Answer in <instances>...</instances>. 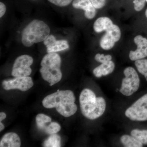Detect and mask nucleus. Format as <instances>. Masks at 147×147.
<instances>
[{
    "mask_svg": "<svg viewBox=\"0 0 147 147\" xmlns=\"http://www.w3.org/2000/svg\"><path fill=\"white\" fill-rule=\"evenodd\" d=\"M33 59L28 55H23L16 58L13 63L11 75L14 77L29 76L32 72L30 66Z\"/></svg>",
    "mask_w": 147,
    "mask_h": 147,
    "instance_id": "7",
    "label": "nucleus"
},
{
    "mask_svg": "<svg viewBox=\"0 0 147 147\" xmlns=\"http://www.w3.org/2000/svg\"><path fill=\"white\" fill-rule=\"evenodd\" d=\"M115 68V64L113 61H107L95 68L93 72L96 77L100 78L112 73Z\"/></svg>",
    "mask_w": 147,
    "mask_h": 147,
    "instance_id": "14",
    "label": "nucleus"
},
{
    "mask_svg": "<svg viewBox=\"0 0 147 147\" xmlns=\"http://www.w3.org/2000/svg\"><path fill=\"white\" fill-rule=\"evenodd\" d=\"M146 0H134V8L136 11H139L143 9L146 4Z\"/></svg>",
    "mask_w": 147,
    "mask_h": 147,
    "instance_id": "24",
    "label": "nucleus"
},
{
    "mask_svg": "<svg viewBox=\"0 0 147 147\" xmlns=\"http://www.w3.org/2000/svg\"><path fill=\"white\" fill-rule=\"evenodd\" d=\"M6 8L5 5L1 2L0 3V17L1 18L5 14Z\"/></svg>",
    "mask_w": 147,
    "mask_h": 147,
    "instance_id": "26",
    "label": "nucleus"
},
{
    "mask_svg": "<svg viewBox=\"0 0 147 147\" xmlns=\"http://www.w3.org/2000/svg\"><path fill=\"white\" fill-rule=\"evenodd\" d=\"M122 144L126 147H142L143 144L132 136L123 135L121 137Z\"/></svg>",
    "mask_w": 147,
    "mask_h": 147,
    "instance_id": "17",
    "label": "nucleus"
},
{
    "mask_svg": "<svg viewBox=\"0 0 147 147\" xmlns=\"http://www.w3.org/2000/svg\"><path fill=\"white\" fill-rule=\"evenodd\" d=\"M106 32L100 40V45L103 50H109L113 48L116 42L120 39L121 32L117 26L113 24Z\"/></svg>",
    "mask_w": 147,
    "mask_h": 147,
    "instance_id": "9",
    "label": "nucleus"
},
{
    "mask_svg": "<svg viewBox=\"0 0 147 147\" xmlns=\"http://www.w3.org/2000/svg\"><path fill=\"white\" fill-rule=\"evenodd\" d=\"M21 141L19 136L14 132L6 133L0 142L1 147H20Z\"/></svg>",
    "mask_w": 147,
    "mask_h": 147,
    "instance_id": "13",
    "label": "nucleus"
},
{
    "mask_svg": "<svg viewBox=\"0 0 147 147\" xmlns=\"http://www.w3.org/2000/svg\"><path fill=\"white\" fill-rule=\"evenodd\" d=\"M131 134L132 137L137 139L143 145H147V129L143 130L133 129L131 131Z\"/></svg>",
    "mask_w": 147,
    "mask_h": 147,
    "instance_id": "19",
    "label": "nucleus"
},
{
    "mask_svg": "<svg viewBox=\"0 0 147 147\" xmlns=\"http://www.w3.org/2000/svg\"><path fill=\"white\" fill-rule=\"evenodd\" d=\"M113 21L110 18L107 17H101L98 18L95 21L93 28L95 31L97 33L106 30L111 28L113 25Z\"/></svg>",
    "mask_w": 147,
    "mask_h": 147,
    "instance_id": "15",
    "label": "nucleus"
},
{
    "mask_svg": "<svg viewBox=\"0 0 147 147\" xmlns=\"http://www.w3.org/2000/svg\"><path fill=\"white\" fill-rule=\"evenodd\" d=\"M43 146L45 147H60L61 146V137L56 134H50L43 143Z\"/></svg>",
    "mask_w": 147,
    "mask_h": 147,
    "instance_id": "18",
    "label": "nucleus"
},
{
    "mask_svg": "<svg viewBox=\"0 0 147 147\" xmlns=\"http://www.w3.org/2000/svg\"><path fill=\"white\" fill-rule=\"evenodd\" d=\"M33 1H35V0H33Z\"/></svg>",
    "mask_w": 147,
    "mask_h": 147,
    "instance_id": "31",
    "label": "nucleus"
},
{
    "mask_svg": "<svg viewBox=\"0 0 147 147\" xmlns=\"http://www.w3.org/2000/svg\"><path fill=\"white\" fill-rule=\"evenodd\" d=\"M72 6L74 8L85 11L84 15L88 19H92L96 14V8L90 0H74Z\"/></svg>",
    "mask_w": 147,
    "mask_h": 147,
    "instance_id": "12",
    "label": "nucleus"
},
{
    "mask_svg": "<svg viewBox=\"0 0 147 147\" xmlns=\"http://www.w3.org/2000/svg\"><path fill=\"white\" fill-rule=\"evenodd\" d=\"M6 117V115L5 113L1 112L0 113V122H1L3 120L5 119Z\"/></svg>",
    "mask_w": 147,
    "mask_h": 147,
    "instance_id": "27",
    "label": "nucleus"
},
{
    "mask_svg": "<svg viewBox=\"0 0 147 147\" xmlns=\"http://www.w3.org/2000/svg\"><path fill=\"white\" fill-rule=\"evenodd\" d=\"M4 128V125L1 122H0V131H3Z\"/></svg>",
    "mask_w": 147,
    "mask_h": 147,
    "instance_id": "28",
    "label": "nucleus"
},
{
    "mask_svg": "<svg viewBox=\"0 0 147 147\" xmlns=\"http://www.w3.org/2000/svg\"><path fill=\"white\" fill-rule=\"evenodd\" d=\"M134 42L137 45L135 51H130L129 58L131 61L142 59L147 57V39L142 36L138 35L134 38Z\"/></svg>",
    "mask_w": 147,
    "mask_h": 147,
    "instance_id": "10",
    "label": "nucleus"
},
{
    "mask_svg": "<svg viewBox=\"0 0 147 147\" xmlns=\"http://www.w3.org/2000/svg\"><path fill=\"white\" fill-rule=\"evenodd\" d=\"M2 85L3 88L6 90L17 89L25 92L31 88L34 83L31 77L27 76L16 77L14 79L4 80Z\"/></svg>",
    "mask_w": 147,
    "mask_h": 147,
    "instance_id": "8",
    "label": "nucleus"
},
{
    "mask_svg": "<svg viewBox=\"0 0 147 147\" xmlns=\"http://www.w3.org/2000/svg\"><path fill=\"white\" fill-rule=\"evenodd\" d=\"M75 96L70 90H59L47 96L42 100L45 108H55L58 113L65 117L73 115L77 110Z\"/></svg>",
    "mask_w": 147,
    "mask_h": 147,
    "instance_id": "1",
    "label": "nucleus"
},
{
    "mask_svg": "<svg viewBox=\"0 0 147 147\" xmlns=\"http://www.w3.org/2000/svg\"><path fill=\"white\" fill-rule=\"evenodd\" d=\"M61 127L59 123L52 122L45 130V133L47 134H56L61 130Z\"/></svg>",
    "mask_w": 147,
    "mask_h": 147,
    "instance_id": "21",
    "label": "nucleus"
},
{
    "mask_svg": "<svg viewBox=\"0 0 147 147\" xmlns=\"http://www.w3.org/2000/svg\"><path fill=\"white\" fill-rule=\"evenodd\" d=\"M36 121L38 128L45 132L46 129L52 122V119L49 116L44 114H39L36 116Z\"/></svg>",
    "mask_w": 147,
    "mask_h": 147,
    "instance_id": "16",
    "label": "nucleus"
},
{
    "mask_svg": "<svg viewBox=\"0 0 147 147\" xmlns=\"http://www.w3.org/2000/svg\"><path fill=\"white\" fill-rule=\"evenodd\" d=\"M50 2L59 7H65L70 4L73 0H48Z\"/></svg>",
    "mask_w": 147,
    "mask_h": 147,
    "instance_id": "23",
    "label": "nucleus"
},
{
    "mask_svg": "<svg viewBox=\"0 0 147 147\" xmlns=\"http://www.w3.org/2000/svg\"><path fill=\"white\" fill-rule=\"evenodd\" d=\"M135 65L139 73L144 76L147 81V59H142L136 61Z\"/></svg>",
    "mask_w": 147,
    "mask_h": 147,
    "instance_id": "20",
    "label": "nucleus"
},
{
    "mask_svg": "<svg viewBox=\"0 0 147 147\" xmlns=\"http://www.w3.org/2000/svg\"><path fill=\"white\" fill-rule=\"evenodd\" d=\"M96 9L102 8L106 3V0H90Z\"/></svg>",
    "mask_w": 147,
    "mask_h": 147,
    "instance_id": "25",
    "label": "nucleus"
},
{
    "mask_svg": "<svg viewBox=\"0 0 147 147\" xmlns=\"http://www.w3.org/2000/svg\"><path fill=\"white\" fill-rule=\"evenodd\" d=\"M61 62L60 56L56 53H48L42 58L40 72L42 79L48 82L50 86L59 82L62 79Z\"/></svg>",
    "mask_w": 147,
    "mask_h": 147,
    "instance_id": "3",
    "label": "nucleus"
},
{
    "mask_svg": "<svg viewBox=\"0 0 147 147\" xmlns=\"http://www.w3.org/2000/svg\"><path fill=\"white\" fill-rule=\"evenodd\" d=\"M80 108L82 115L90 120L100 117L104 114L106 102L103 98L96 97L91 90L85 89L79 96Z\"/></svg>",
    "mask_w": 147,
    "mask_h": 147,
    "instance_id": "2",
    "label": "nucleus"
},
{
    "mask_svg": "<svg viewBox=\"0 0 147 147\" xmlns=\"http://www.w3.org/2000/svg\"><path fill=\"white\" fill-rule=\"evenodd\" d=\"M127 117L133 121H147V94L139 98L125 112Z\"/></svg>",
    "mask_w": 147,
    "mask_h": 147,
    "instance_id": "6",
    "label": "nucleus"
},
{
    "mask_svg": "<svg viewBox=\"0 0 147 147\" xmlns=\"http://www.w3.org/2000/svg\"><path fill=\"white\" fill-rule=\"evenodd\" d=\"M94 59L97 62L102 63L107 61H111L112 59V57L110 55H105L103 54L98 53L95 55Z\"/></svg>",
    "mask_w": 147,
    "mask_h": 147,
    "instance_id": "22",
    "label": "nucleus"
},
{
    "mask_svg": "<svg viewBox=\"0 0 147 147\" xmlns=\"http://www.w3.org/2000/svg\"><path fill=\"white\" fill-rule=\"evenodd\" d=\"M50 27L43 21L33 20L23 30L21 41L24 46H32L34 43L44 41L50 35Z\"/></svg>",
    "mask_w": 147,
    "mask_h": 147,
    "instance_id": "4",
    "label": "nucleus"
},
{
    "mask_svg": "<svg viewBox=\"0 0 147 147\" xmlns=\"http://www.w3.org/2000/svg\"><path fill=\"white\" fill-rule=\"evenodd\" d=\"M146 1L147 2V0H146Z\"/></svg>",
    "mask_w": 147,
    "mask_h": 147,
    "instance_id": "30",
    "label": "nucleus"
},
{
    "mask_svg": "<svg viewBox=\"0 0 147 147\" xmlns=\"http://www.w3.org/2000/svg\"><path fill=\"white\" fill-rule=\"evenodd\" d=\"M145 13H146V16L147 18V9L146 10V12H145Z\"/></svg>",
    "mask_w": 147,
    "mask_h": 147,
    "instance_id": "29",
    "label": "nucleus"
},
{
    "mask_svg": "<svg viewBox=\"0 0 147 147\" xmlns=\"http://www.w3.org/2000/svg\"><path fill=\"white\" fill-rule=\"evenodd\" d=\"M123 73L125 77L122 81L120 92L125 96H130L139 89L140 79L137 71L131 67L125 68Z\"/></svg>",
    "mask_w": 147,
    "mask_h": 147,
    "instance_id": "5",
    "label": "nucleus"
},
{
    "mask_svg": "<svg viewBox=\"0 0 147 147\" xmlns=\"http://www.w3.org/2000/svg\"><path fill=\"white\" fill-rule=\"evenodd\" d=\"M47 53H56L67 50L69 47L67 40H57L53 35H50L44 41Z\"/></svg>",
    "mask_w": 147,
    "mask_h": 147,
    "instance_id": "11",
    "label": "nucleus"
}]
</instances>
